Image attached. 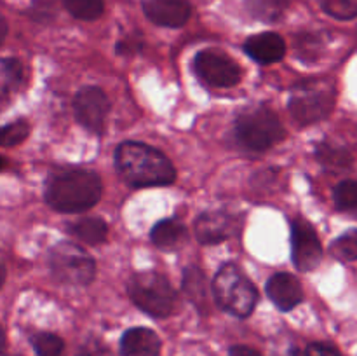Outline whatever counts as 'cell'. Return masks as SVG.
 <instances>
[{"label":"cell","instance_id":"1","mask_svg":"<svg viewBox=\"0 0 357 356\" xmlns=\"http://www.w3.org/2000/svg\"><path fill=\"white\" fill-rule=\"evenodd\" d=\"M115 166L132 187L169 185L176 178V170L162 152L138 142H126L117 147Z\"/></svg>","mask_w":357,"mask_h":356},{"label":"cell","instance_id":"2","mask_svg":"<svg viewBox=\"0 0 357 356\" xmlns=\"http://www.w3.org/2000/svg\"><path fill=\"white\" fill-rule=\"evenodd\" d=\"M101 198V180L94 171L68 168L54 171L45 184V201L56 212L79 213Z\"/></svg>","mask_w":357,"mask_h":356},{"label":"cell","instance_id":"3","mask_svg":"<svg viewBox=\"0 0 357 356\" xmlns=\"http://www.w3.org/2000/svg\"><path fill=\"white\" fill-rule=\"evenodd\" d=\"M213 293L216 304L225 313L237 318L250 316L258 300L255 285L236 264H225L220 267L213 281Z\"/></svg>","mask_w":357,"mask_h":356},{"label":"cell","instance_id":"4","mask_svg":"<svg viewBox=\"0 0 357 356\" xmlns=\"http://www.w3.org/2000/svg\"><path fill=\"white\" fill-rule=\"evenodd\" d=\"M128 292L135 306L153 318L169 316L176 304V293L169 279L155 271L132 274L128 283Z\"/></svg>","mask_w":357,"mask_h":356},{"label":"cell","instance_id":"5","mask_svg":"<svg viewBox=\"0 0 357 356\" xmlns=\"http://www.w3.org/2000/svg\"><path fill=\"white\" fill-rule=\"evenodd\" d=\"M333 82L321 79H309L296 84L289 96V112L300 124H314L331 114L335 107Z\"/></svg>","mask_w":357,"mask_h":356},{"label":"cell","instance_id":"6","mask_svg":"<svg viewBox=\"0 0 357 356\" xmlns=\"http://www.w3.org/2000/svg\"><path fill=\"white\" fill-rule=\"evenodd\" d=\"M236 136L246 149L267 150L284 138V129L271 108L253 107L237 115Z\"/></svg>","mask_w":357,"mask_h":356},{"label":"cell","instance_id":"7","mask_svg":"<svg viewBox=\"0 0 357 356\" xmlns=\"http://www.w3.org/2000/svg\"><path fill=\"white\" fill-rule=\"evenodd\" d=\"M51 271L56 279L75 286L89 285L96 274V264L84 248L75 243H59L49 257Z\"/></svg>","mask_w":357,"mask_h":356},{"label":"cell","instance_id":"8","mask_svg":"<svg viewBox=\"0 0 357 356\" xmlns=\"http://www.w3.org/2000/svg\"><path fill=\"white\" fill-rule=\"evenodd\" d=\"M194 70L199 79L213 87H232L241 80V68L229 54L218 49L197 52Z\"/></svg>","mask_w":357,"mask_h":356},{"label":"cell","instance_id":"9","mask_svg":"<svg viewBox=\"0 0 357 356\" xmlns=\"http://www.w3.org/2000/svg\"><path fill=\"white\" fill-rule=\"evenodd\" d=\"M291 248L293 262L302 272L312 271L321 264L323 246L317 237L316 229L307 220L296 218L291 223Z\"/></svg>","mask_w":357,"mask_h":356},{"label":"cell","instance_id":"10","mask_svg":"<svg viewBox=\"0 0 357 356\" xmlns=\"http://www.w3.org/2000/svg\"><path fill=\"white\" fill-rule=\"evenodd\" d=\"M73 110L80 126L93 133H103L110 101L100 87L87 86L75 94Z\"/></svg>","mask_w":357,"mask_h":356},{"label":"cell","instance_id":"11","mask_svg":"<svg viewBox=\"0 0 357 356\" xmlns=\"http://www.w3.org/2000/svg\"><path fill=\"white\" fill-rule=\"evenodd\" d=\"M195 237L202 244H218L229 239L236 230V220L232 215L220 209L206 212L195 220Z\"/></svg>","mask_w":357,"mask_h":356},{"label":"cell","instance_id":"12","mask_svg":"<svg viewBox=\"0 0 357 356\" xmlns=\"http://www.w3.org/2000/svg\"><path fill=\"white\" fill-rule=\"evenodd\" d=\"M146 17L159 27H183L192 13L188 0H145L143 2Z\"/></svg>","mask_w":357,"mask_h":356},{"label":"cell","instance_id":"13","mask_svg":"<svg viewBox=\"0 0 357 356\" xmlns=\"http://www.w3.org/2000/svg\"><path fill=\"white\" fill-rule=\"evenodd\" d=\"M267 295L281 311H291L303 300V290L295 276L278 272L268 279Z\"/></svg>","mask_w":357,"mask_h":356},{"label":"cell","instance_id":"14","mask_svg":"<svg viewBox=\"0 0 357 356\" xmlns=\"http://www.w3.org/2000/svg\"><path fill=\"white\" fill-rule=\"evenodd\" d=\"M244 52L261 65H271V63L281 61L286 54V44L281 35L274 31H265V34L253 35L244 44Z\"/></svg>","mask_w":357,"mask_h":356},{"label":"cell","instance_id":"15","mask_svg":"<svg viewBox=\"0 0 357 356\" xmlns=\"http://www.w3.org/2000/svg\"><path fill=\"white\" fill-rule=\"evenodd\" d=\"M160 348L159 335L145 327L129 328L121 339L122 356H159Z\"/></svg>","mask_w":357,"mask_h":356},{"label":"cell","instance_id":"16","mask_svg":"<svg viewBox=\"0 0 357 356\" xmlns=\"http://www.w3.org/2000/svg\"><path fill=\"white\" fill-rule=\"evenodd\" d=\"M152 243L160 250H178L188 237L187 227L178 218H164L153 225Z\"/></svg>","mask_w":357,"mask_h":356},{"label":"cell","instance_id":"17","mask_svg":"<svg viewBox=\"0 0 357 356\" xmlns=\"http://www.w3.org/2000/svg\"><path fill=\"white\" fill-rule=\"evenodd\" d=\"M68 230L72 236H75L77 239H80L86 244H101L107 241L108 227L98 216H86V218H80L77 222L70 223Z\"/></svg>","mask_w":357,"mask_h":356},{"label":"cell","instance_id":"18","mask_svg":"<svg viewBox=\"0 0 357 356\" xmlns=\"http://www.w3.org/2000/svg\"><path fill=\"white\" fill-rule=\"evenodd\" d=\"M23 84V66L16 59H0V107Z\"/></svg>","mask_w":357,"mask_h":356},{"label":"cell","instance_id":"19","mask_svg":"<svg viewBox=\"0 0 357 356\" xmlns=\"http://www.w3.org/2000/svg\"><path fill=\"white\" fill-rule=\"evenodd\" d=\"M183 290L185 293H187L188 299H190L197 307H204L206 304H208V279H206L204 272L199 267L185 269Z\"/></svg>","mask_w":357,"mask_h":356},{"label":"cell","instance_id":"20","mask_svg":"<svg viewBox=\"0 0 357 356\" xmlns=\"http://www.w3.org/2000/svg\"><path fill=\"white\" fill-rule=\"evenodd\" d=\"M244 3L251 16L265 23L281 20L284 10L288 9V0H244Z\"/></svg>","mask_w":357,"mask_h":356},{"label":"cell","instance_id":"21","mask_svg":"<svg viewBox=\"0 0 357 356\" xmlns=\"http://www.w3.org/2000/svg\"><path fill=\"white\" fill-rule=\"evenodd\" d=\"M316 156L323 163V166L331 168L335 171L349 170L352 164L351 152L342 147L331 145V143H321L316 150Z\"/></svg>","mask_w":357,"mask_h":356},{"label":"cell","instance_id":"22","mask_svg":"<svg viewBox=\"0 0 357 356\" xmlns=\"http://www.w3.org/2000/svg\"><path fill=\"white\" fill-rule=\"evenodd\" d=\"M331 255L340 262L357 260V229H351L338 236L330 246Z\"/></svg>","mask_w":357,"mask_h":356},{"label":"cell","instance_id":"23","mask_svg":"<svg viewBox=\"0 0 357 356\" xmlns=\"http://www.w3.org/2000/svg\"><path fill=\"white\" fill-rule=\"evenodd\" d=\"M66 10L77 20L93 21L103 14V0H63Z\"/></svg>","mask_w":357,"mask_h":356},{"label":"cell","instance_id":"24","mask_svg":"<svg viewBox=\"0 0 357 356\" xmlns=\"http://www.w3.org/2000/svg\"><path fill=\"white\" fill-rule=\"evenodd\" d=\"M31 346H33L37 356H61L65 349V342L61 337L49 332H38L31 337Z\"/></svg>","mask_w":357,"mask_h":356},{"label":"cell","instance_id":"25","mask_svg":"<svg viewBox=\"0 0 357 356\" xmlns=\"http://www.w3.org/2000/svg\"><path fill=\"white\" fill-rule=\"evenodd\" d=\"M335 205L342 212L357 213V180H344L335 187Z\"/></svg>","mask_w":357,"mask_h":356},{"label":"cell","instance_id":"26","mask_svg":"<svg viewBox=\"0 0 357 356\" xmlns=\"http://www.w3.org/2000/svg\"><path fill=\"white\" fill-rule=\"evenodd\" d=\"M321 7L335 20H354L357 17V0H319Z\"/></svg>","mask_w":357,"mask_h":356},{"label":"cell","instance_id":"27","mask_svg":"<svg viewBox=\"0 0 357 356\" xmlns=\"http://www.w3.org/2000/svg\"><path fill=\"white\" fill-rule=\"evenodd\" d=\"M30 133L26 121H14L0 128V147H14L24 142Z\"/></svg>","mask_w":357,"mask_h":356},{"label":"cell","instance_id":"28","mask_svg":"<svg viewBox=\"0 0 357 356\" xmlns=\"http://www.w3.org/2000/svg\"><path fill=\"white\" fill-rule=\"evenodd\" d=\"M77 356H114L110 348L98 337H89L79 346Z\"/></svg>","mask_w":357,"mask_h":356},{"label":"cell","instance_id":"29","mask_svg":"<svg viewBox=\"0 0 357 356\" xmlns=\"http://www.w3.org/2000/svg\"><path fill=\"white\" fill-rule=\"evenodd\" d=\"M142 45H143L142 35H138V34L126 35L124 38H121V40H119L117 52L119 54H124V56L136 54V52H139Z\"/></svg>","mask_w":357,"mask_h":356},{"label":"cell","instance_id":"30","mask_svg":"<svg viewBox=\"0 0 357 356\" xmlns=\"http://www.w3.org/2000/svg\"><path fill=\"white\" fill-rule=\"evenodd\" d=\"M319 38L317 37H302L298 40V52H302V58L305 61L316 58V54L319 52Z\"/></svg>","mask_w":357,"mask_h":356},{"label":"cell","instance_id":"31","mask_svg":"<svg viewBox=\"0 0 357 356\" xmlns=\"http://www.w3.org/2000/svg\"><path fill=\"white\" fill-rule=\"evenodd\" d=\"M305 356H342V353L328 342H312L305 349Z\"/></svg>","mask_w":357,"mask_h":356},{"label":"cell","instance_id":"32","mask_svg":"<svg viewBox=\"0 0 357 356\" xmlns=\"http://www.w3.org/2000/svg\"><path fill=\"white\" fill-rule=\"evenodd\" d=\"M230 356H261L257 349L248 348V346H234L230 348Z\"/></svg>","mask_w":357,"mask_h":356},{"label":"cell","instance_id":"33","mask_svg":"<svg viewBox=\"0 0 357 356\" xmlns=\"http://www.w3.org/2000/svg\"><path fill=\"white\" fill-rule=\"evenodd\" d=\"M6 35H7V23L6 20L0 16V44H2V40L6 38Z\"/></svg>","mask_w":357,"mask_h":356},{"label":"cell","instance_id":"34","mask_svg":"<svg viewBox=\"0 0 357 356\" xmlns=\"http://www.w3.org/2000/svg\"><path fill=\"white\" fill-rule=\"evenodd\" d=\"M3 348H6V335H3L2 325H0V356H6L3 355Z\"/></svg>","mask_w":357,"mask_h":356},{"label":"cell","instance_id":"35","mask_svg":"<svg viewBox=\"0 0 357 356\" xmlns=\"http://www.w3.org/2000/svg\"><path fill=\"white\" fill-rule=\"evenodd\" d=\"M3 279H6V271H3V267L0 265V286L3 285Z\"/></svg>","mask_w":357,"mask_h":356},{"label":"cell","instance_id":"36","mask_svg":"<svg viewBox=\"0 0 357 356\" xmlns=\"http://www.w3.org/2000/svg\"><path fill=\"white\" fill-rule=\"evenodd\" d=\"M2 168H3V157L0 156V170H2Z\"/></svg>","mask_w":357,"mask_h":356}]
</instances>
